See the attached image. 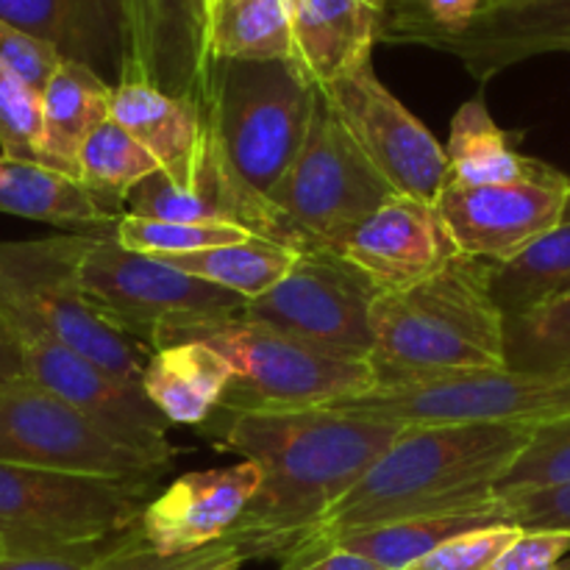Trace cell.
Instances as JSON below:
<instances>
[{"instance_id":"obj_1","label":"cell","mask_w":570,"mask_h":570,"mask_svg":"<svg viewBox=\"0 0 570 570\" xmlns=\"http://www.w3.org/2000/svg\"><path fill=\"white\" fill-rule=\"evenodd\" d=\"M198 429L217 449L234 451L262 473L259 490L228 532L248 560H287L298 551L404 432L399 423L328 410L284 415L212 412Z\"/></svg>"},{"instance_id":"obj_2","label":"cell","mask_w":570,"mask_h":570,"mask_svg":"<svg viewBox=\"0 0 570 570\" xmlns=\"http://www.w3.org/2000/svg\"><path fill=\"white\" fill-rule=\"evenodd\" d=\"M532 432L529 423L404 426L306 543L406 518L507 512L495 482L527 449Z\"/></svg>"},{"instance_id":"obj_3","label":"cell","mask_w":570,"mask_h":570,"mask_svg":"<svg viewBox=\"0 0 570 570\" xmlns=\"http://www.w3.org/2000/svg\"><path fill=\"white\" fill-rule=\"evenodd\" d=\"M490 278L493 262L456 254L434 276L406 289L379 293L367 360L379 384L507 367V321Z\"/></svg>"},{"instance_id":"obj_4","label":"cell","mask_w":570,"mask_h":570,"mask_svg":"<svg viewBox=\"0 0 570 570\" xmlns=\"http://www.w3.org/2000/svg\"><path fill=\"white\" fill-rule=\"evenodd\" d=\"M181 343H206L232 365L234 376L215 412L284 415L328 410L379 387L367 360L340 356L309 343L254 326L239 315L215 317L184 332Z\"/></svg>"},{"instance_id":"obj_5","label":"cell","mask_w":570,"mask_h":570,"mask_svg":"<svg viewBox=\"0 0 570 570\" xmlns=\"http://www.w3.org/2000/svg\"><path fill=\"white\" fill-rule=\"evenodd\" d=\"M98 234H53L0 243V317L39 328L111 376L142 387L145 348L98 315L81 284V262Z\"/></svg>"},{"instance_id":"obj_6","label":"cell","mask_w":570,"mask_h":570,"mask_svg":"<svg viewBox=\"0 0 570 570\" xmlns=\"http://www.w3.org/2000/svg\"><path fill=\"white\" fill-rule=\"evenodd\" d=\"M315 111V87L295 61H217L209 126L228 176L271 206L293 167Z\"/></svg>"},{"instance_id":"obj_7","label":"cell","mask_w":570,"mask_h":570,"mask_svg":"<svg viewBox=\"0 0 570 570\" xmlns=\"http://www.w3.org/2000/svg\"><path fill=\"white\" fill-rule=\"evenodd\" d=\"M154 484L0 462V540L9 554L106 549L131 532Z\"/></svg>"},{"instance_id":"obj_8","label":"cell","mask_w":570,"mask_h":570,"mask_svg":"<svg viewBox=\"0 0 570 570\" xmlns=\"http://www.w3.org/2000/svg\"><path fill=\"white\" fill-rule=\"evenodd\" d=\"M395 195L315 87L309 131L271 198L289 248H337L351 228Z\"/></svg>"},{"instance_id":"obj_9","label":"cell","mask_w":570,"mask_h":570,"mask_svg":"<svg viewBox=\"0 0 570 570\" xmlns=\"http://www.w3.org/2000/svg\"><path fill=\"white\" fill-rule=\"evenodd\" d=\"M87 298L109 326L150 354L215 317L239 315L245 298L176 271L159 256L134 254L111 234H98L81 262Z\"/></svg>"},{"instance_id":"obj_10","label":"cell","mask_w":570,"mask_h":570,"mask_svg":"<svg viewBox=\"0 0 570 570\" xmlns=\"http://www.w3.org/2000/svg\"><path fill=\"white\" fill-rule=\"evenodd\" d=\"M328 412L399 423V426H445V423H540L570 415V371L527 373L471 371L426 382L379 384L360 399L340 401Z\"/></svg>"},{"instance_id":"obj_11","label":"cell","mask_w":570,"mask_h":570,"mask_svg":"<svg viewBox=\"0 0 570 570\" xmlns=\"http://www.w3.org/2000/svg\"><path fill=\"white\" fill-rule=\"evenodd\" d=\"M0 462L145 484L167 471L28 376L0 384Z\"/></svg>"},{"instance_id":"obj_12","label":"cell","mask_w":570,"mask_h":570,"mask_svg":"<svg viewBox=\"0 0 570 570\" xmlns=\"http://www.w3.org/2000/svg\"><path fill=\"white\" fill-rule=\"evenodd\" d=\"M382 289L332 248H304L287 276L239 317L354 360H371L373 304Z\"/></svg>"},{"instance_id":"obj_13","label":"cell","mask_w":570,"mask_h":570,"mask_svg":"<svg viewBox=\"0 0 570 570\" xmlns=\"http://www.w3.org/2000/svg\"><path fill=\"white\" fill-rule=\"evenodd\" d=\"M317 89L326 95L348 137L393 184L395 193L438 204L443 189L451 184L449 154L432 131L384 87L373 70V56Z\"/></svg>"},{"instance_id":"obj_14","label":"cell","mask_w":570,"mask_h":570,"mask_svg":"<svg viewBox=\"0 0 570 570\" xmlns=\"http://www.w3.org/2000/svg\"><path fill=\"white\" fill-rule=\"evenodd\" d=\"M14 337L20 343L26 376L33 384L81 410L134 451L170 468L176 451L167 440V429L173 423L156 410L139 384L111 376L48 332L17 328Z\"/></svg>"},{"instance_id":"obj_15","label":"cell","mask_w":570,"mask_h":570,"mask_svg":"<svg viewBox=\"0 0 570 570\" xmlns=\"http://www.w3.org/2000/svg\"><path fill=\"white\" fill-rule=\"evenodd\" d=\"M128 59L122 81H145L209 111L215 83V0H122ZM120 81V83H122Z\"/></svg>"},{"instance_id":"obj_16","label":"cell","mask_w":570,"mask_h":570,"mask_svg":"<svg viewBox=\"0 0 570 570\" xmlns=\"http://www.w3.org/2000/svg\"><path fill=\"white\" fill-rule=\"evenodd\" d=\"M460 254L507 262L568 220L570 178L460 187L449 184L434 204Z\"/></svg>"},{"instance_id":"obj_17","label":"cell","mask_w":570,"mask_h":570,"mask_svg":"<svg viewBox=\"0 0 570 570\" xmlns=\"http://www.w3.org/2000/svg\"><path fill=\"white\" fill-rule=\"evenodd\" d=\"M332 250L360 267L382 293L412 287L460 254L434 204L401 193L351 228Z\"/></svg>"},{"instance_id":"obj_18","label":"cell","mask_w":570,"mask_h":570,"mask_svg":"<svg viewBox=\"0 0 570 570\" xmlns=\"http://www.w3.org/2000/svg\"><path fill=\"white\" fill-rule=\"evenodd\" d=\"M262 482L254 462L212 468L178 476L165 493L148 501L139 532L165 557L193 554L228 538Z\"/></svg>"},{"instance_id":"obj_19","label":"cell","mask_w":570,"mask_h":570,"mask_svg":"<svg viewBox=\"0 0 570 570\" xmlns=\"http://www.w3.org/2000/svg\"><path fill=\"white\" fill-rule=\"evenodd\" d=\"M423 48L462 61L479 83L549 53H570V0H490L465 28Z\"/></svg>"},{"instance_id":"obj_20","label":"cell","mask_w":570,"mask_h":570,"mask_svg":"<svg viewBox=\"0 0 570 570\" xmlns=\"http://www.w3.org/2000/svg\"><path fill=\"white\" fill-rule=\"evenodd\" d=\"M0 20L33 33L111 87L122 81L128 59L122 0H0Z\"/></svg>"},{"instance_id":"obj_21","label":"cell","mask_w":570,"mask_h":570,"mask_svg":"<svg viewBox=\"0 0 570 570\" xmlns=\"http://www.w3.org/2000/svg\"><path fill=\"white\" fill-rule=\"evenodd\" d=\"M111 120L156 156L161 173L193 193L212 156L209 111L145 81H122L111 95Z\"/></svg>"},{"instance_id":"obj_22","label":"cell","mask_w":570,"mask_h":570,"mask_svg":"<svg viewBox=\"0 0 570 570\" xmlns=\"http://www.w3.org/2000/svg\"><path fill=\"white\" fill-rule=\"evenodd\" d=\"M382 0H293V61L312 87H326L371 59Z\"/></svg>"},{"instance_id":"obj_23","label":"cell","mask_w":570,"mask_h":570,"mask_svg":"<svg viewBox=\"0 0 570 570\" xmlns=\"http://www.w3.org/2000/svg\"><path fill=\"white\" fill-rule=\"evenodd\" d=\"M111 87L78 61H61L42 92L39 165L78 178V156L87 139L111 117Z\"/></svg>"},{"instance_id":"obj_24","label":"cell","mask_w":570,"mask_h":570,"mask_svg":"<svg viewBox=\"0 0 570 570\" xmlns=\"http://www.w3.org/2000/svg\"><path fill=\"white\" fill-rule=\"evenodd\" d=\"M445 154L451 165V184L460 187L549 181L562 173L534 156L518 154L510 131H504L490 115L484 92H476L456 109Z\"/></svg>"},{"instance_id":"obj_25","label":"cell","mask_w":570,"mask_h":570,"mask_svg":"<svg viewBox=\"0 0 570 570\" xmlns=\"http://www.w3.org/2000/svg\"><path fill=\"white\" fill-rule=\"evenodd\" d=\"M0 212L48 223L65 234H111L120 220L100 209L78 178L9 156H0Z\"/></svg>"},{"instance_id":"obj_26","label":"cell","mask_w":570,"mask_h":570,"mask_svg":"<svg viewBox=\"0 0 570 570\" xmlns=\"http://www.w3.org/2000/svg\"><path fill=\"white\" fill-rule=\"evenodd\" d=\"M234 371L212 345L181 343L148 354L142 390L173 426H204Z\"/></svg>"},{"instance_id":"obj_27","label":"cell","mask_w":570,"mask_h":570,"mask_svg":"<svg viewBox=\"0 0 570 570\" xmlns=\"http://www.w3.org/2000/svg\"><path fill=\"white\" fill-rule=\"evenodd\" d=\"M499 523H512L510 515L507 512H468V515L406 518V521L382 523V527L360 529V532H348L306 546H337V549L376 562L384 570H412L417 562L426 560L434 549H440L445 540L473 532V529L499 527Z\"/></svg>"},{"instance_id":"obj_28","label":"cell","mask_w":570,"mask_h":570,"mask_svg":"<svg viewBox=\"0 0 570 570\" xmlns=\"http://www.w3.org/2000/svg\"><path fill=\"white\" fill-rule=\"evenodd\" d=\"M493 298L504 317L527 315L570 293V217L507 262H493Z\"/></svg>"},{"instance_id":"obj_29","label":"cell","mask_w":570,"mask_h":570,"mask_svg":"<svg viewBox=\"0 0 570 570\" xmlns=\"http://www.w3.org/2000/svg\"><path fill=\"white\" fill-rule=\"evenodd\" d=\"M159 259L176 271L200 278V282H209L239 298L254 301L287 276L289 267L298 259V250L254 234L245 243L217 245V248L181 256H159Z\"/></svg>"},{"instance_id":"obj_30","label":"cell","mask_w":570,"mask_h":570,"mask_svg":"<svg viewBox=\"0 0 570 570\" xmlns=\"http://www.w3.org/2000/svg\"><path fill=\"white\" fill-rule=\"evenodd\" d=\"M215 61H293V0H215Z\"/></svg>"},{"instance_id":"obj_31","label":"cell","mask_w":570,"mask_h":570,"mask_svg":"<svg viewBox=\"0 0 570 570\" xmlns=\"http://www.w3.org/2000/svg\"><path fill=\"white\" fill-rule=\"evenodd\" d=\"M159 170L156 156L111 117L87 139L78 156V181L111 217L126 215L131 189Z\"/></svg>"},{"instance_id":"obj_32","label":"cell","mask_w":570,"mask_h":570,"mask_svg":"<svg viewBox=\"0 0 570 570\" xmlns=\"http://www.w3.org/2000/svg\"><path fill=\"white\" fill-rule=\"evenodd\" d=\"M504 321L507 367L527 373L570 371V293Z\"/></svg>"},{"instance_id":"obj_33","label":"cell","mask_w":570,"mask_h":570,"mask_svg":"<svg viewBox=\"0 0 570 570\" xmlns=\"http://www.w3.org/2000/svg\"><path fill=\"white\" fill-rule=\"evenodd\" d=\"M254 234L226 223H176L122 215L115 226V239L122 248L145 256H181L217 245L245 243Z\"/></svg>"},{"instance_id":"obj_34","label":"cell","mask_w":570,"mask_h":570,"mask_svg":"<svg viewBox=\"0 0 570 570\" xmlns=\"http://www.w3.org/2000/svg\"><path fill=\"white\" fill-rule=\"evenodd\" d=\"M570 484V415L534 426L532 440L495 482V495L534 493Z\"/></svg>"},{"instance_id":"obj_35","label":"cell","mask_w":570,"mask_h":570,"mask_svg":"<svg viewBox=\"0 0 570 570\" xmlns=\"http://www.w3.org/2000/svg\"><path fill=\"white\" fill-rule=\"evenodd\" d=\"M237 557H245L243 549L228 538L215 546H206V549L200 551H193V554L165 557L156 549H150L137 523L131 532L122 534L120 540H115V543L104 551V557H100L95 570H209L220 566V562L237 560ZM245 560H248V557H245Z\"/></svg>"},{"instance_id":"obj_36","label":"cell","mask_w":570,"mask_h":570,"mask_svg":"<svg viewBox=\"0 0 570 570\" xmlns=\"http://www.w3.org/2000/svg\"><path fill=\"white\" fill-rule=\"evenodd\" d=\"M42 95L0 65V156L39 161Z\"/></svg>"},{"instance_id":"obj_37","label":"cell","mask_w":570,"mask_h":570,"mask_svg":"<svg viewBox=\"0 0 570 570\" xmlns=\"http://www.w3.org/2000/svg\"><path fill=\"white\" fill-rule=\"evenodd\" d=\"M521 534L523 529L512 523L473 529L445 540L412 570H488Z\"/></svg>"},{"instance_id":"obj_38","label":"cell","mask_w":570,"mask_h":570,"mask_svg":"<svg viewBox=\"0 0 570 570\" xmlns=\"http://www.w3.org/2000/svg\"><path fill=\"white\" fill-rule=\"evenodd\" d=\"M61 56L48 42L37 39L33 33L0 20V65L9 67L26 87L42 95L50 78L61 67Z\"/></svg>"},{"instance_id":"obj_39","label":"cell","mask_w":570,"mask_h":570,"mask_svg":"<svg viewBox=\"0 0 570 570\" xmlns=\"http://www.w3.org/2000/svg\"><path fill=\"white\" fill-rule=\"evenodd\" d=\"M501 501L512 523L527 532H570V484L507 495Z\"/></svg>"},{"instance_id":"obj_40","label":"cell","mask_w":570,"mask_h":570,"mask_svg":"<svg viewBox=\"0 0 570 570\" xmlns=\"http://www.w3.org/2000/svg\"><path fill=\"white\" fill-rule=\"evenodd\" d=\"M570 532H527L488 570H570Z\"/></svg>"},{"instance_id":"obj_41","label":"cell","mask_w":570,"mask_h":570,"mask_svg":"<svg viewBox=\"0 0 570 570\" xmlns=\"http://www.w3.org/2000/svg\"><path fill=\"white\" fill-rule=\"evenodd\" d=\"M282 570H384L360 554L337 546H304L284 560Z\"/></svg>"},{"instance_id":"obj_42","label":"cell","mask_w":570,"mask_h":570,"mask_svg":"<svg viewBox=\"0 0 570 570\" xmlns=\"http://www.w3.org/2000/svg\"><path fill=\"white\" fill-rule=\"evenodd\" d=\"M106 549L61 551V554H6L0 557V570H95Z\"/></svg>"},{"instance_id":"obj_43","label":"cell","mask_w":570,"mask_h":570,"mask_svg":"<svg viewBox=\"0 0 570 570\" xmlns=\"http://www.w3.org/2000/svg\"><path fill=\"white\" fill-rule=\"evenodd\" d=\"M26 376V367H22V351L17 343L14 332L9 328V323L0 317V384L14 382V379Z\"/></svg>"},{"instance_id":"obj_44","label":"cell","mask_w":570,"mask_h":570,"mask_svg":"<svg viewBox=\"0 0 570 570\" xmlns=\"http://www.w3.org/2000/svg\"><path fill=\"white\" fill-rule=\"evenodd\" d=\"M245 557H237V560H228V562H220V566H215V568H209V570H239L245 566Z\"/></svg>"},{"instance_id":"obj_45","label":"cell","mask_w":570,"mask_h":570,"mask_svg":"<svg viewBox=\"0 0 570 570\" xmlns=\"http://www.w3.org/2000/svg\"><path fill=\"white\" fill-rule=\"evenodd\" d=\"M6 554H9V549H6V543L0 540V557H6Z\"/></svg>"},{"instance_id":"obj_46","label":"cell","mask_w":570,"mask_h":570,"mask_svg":"<svg viewBox=\"0 0 570 570\" xmlns=\"http://www.w3.org/2000/svg\"><path fill=\"white\" fill-rule=\"evenodd\" d=\"M568 215H570V212H568Z\"/></svg>"},{"instance_id":"obj_47","label":"cell","mask_w":570,"mask_h":570,"mask_svg":"<svg viewBox=\"0 0 570 570\" xmlns=\"http://www.w3.org/2000/svg\"><path fill=\"white\" fill-rule=\"evenodd\" d=\"M382 3H384V0H382Z\"/></svg>"},{"instance_id":"obj_48","label":"cell","mask_w":570,"mask_h":570,"mask_svg":"<svg viewBox=\"0 0 570 570\" xmlns=\"http://www.w3.org/2000/svg\"><path fill=\"white\" fill-rule=\"evenodd\" d=\"M488 3H490V0H488Z\"/></svg>"}]
</instances>
